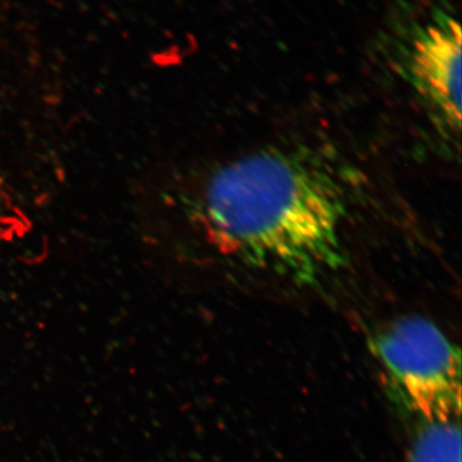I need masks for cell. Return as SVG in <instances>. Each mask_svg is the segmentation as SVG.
<instances>
[{
	"label": "cell",
	"mask_w": 462,
	"mask_h": 462,
	"mask_svg": "<svg viewBox=\"0 0 462 462\" xmlns=\"http://www.w3.org/2000/svg\"><path fill=\"white\" fill-rule=\"evenodd\" d=\"M218 249L303 284L345 263V205L336 182L282 151H261L214 173L202 202Z\"/></svg>",
	"instance_id": "obj_1"
},
{
	"label": "cell",
	"mask_w": 462,
	"mask_h": 462,
	"mask_svg": "<svg viewBox=\"0 0 462 462\" xmlns=\"http://www.w3.org/2000/svg\"><path fill=\"white\" fill-rule=\"evenodd\" d=\"M460 419L421 422L406 462H461Z\"/></svg>",
	"instance_id": "obj_4"
},
{
	"label": "cell",
	"mask_w": 462,
	"mask_h": 462,
	"mask_svg": "<svg viewBox=\"0 0 462 462\" xmlns=\"http://www.w3.org/2000/svg\"><path fill=\"white\" fill-rule=\"evenodd\" d=\"M403 406L421 422L460 419L461 354L433 321L407 316L370 339Z\"/></svg>",
	"instance_id": "obj_2"
},
{
	"label": "cell",
	"mask_w": 462,
	"mask_h": 462,
	"mask_svg": "<svg viewBox=\"0 0 462 462\" xmlns=\"http://www.w3.org/2000/svg\"><path fill=\"white\" fill-rule=\"evenodd\" d=\"M404 35L410 83L443 124L460 129L461 30L448 5H437Z\"/></svg>",
	"instance_id": "obj_3"
}]
</instances>
